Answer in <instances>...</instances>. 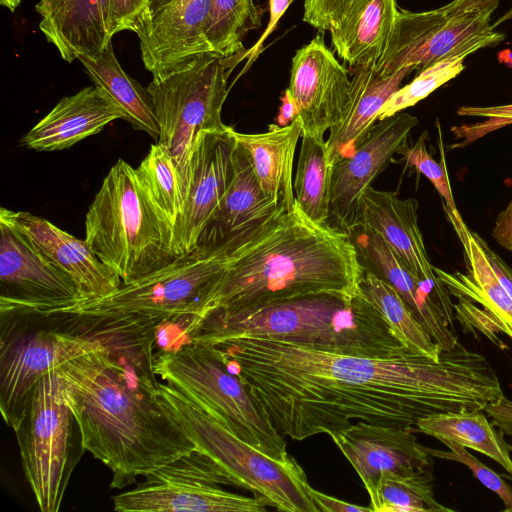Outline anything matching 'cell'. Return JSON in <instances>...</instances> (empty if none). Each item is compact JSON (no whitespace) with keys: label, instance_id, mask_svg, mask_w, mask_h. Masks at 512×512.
<instances>
[{"label":"cell","instance_id":"obj_16","mask_svg":"<svg viewBox=\"0 0 512 512\" xmlns=\"http://www.w3.org/2000/svg\"><path fill=\"white\" fill-rule=\"evenodd\" d=\"M464 250L467 273H449L434 266L439 281L457 298L455 319L463 330L484 334L501 345L497 333L512 339V298L497 280L480 242L461 217H449ZM502 346V345H501Z\"/></svg>","mask_w":512,"mask_h":512},{"label":"cell","instance_id":"obj_18","mask_svg":"<svg viewBox=\"0 0 512 512\" xmlns=\"http://www.w3.org/2000/svg\"><path fill=\"white\" fill-rule=\"evenodd\" d=\"M418 202L400 199L390 191L369 187L361 199L360 219L363 225L376 231L406 267L426 286L429 296L451 330L455 331L454 303L448 289L439 281L430 262L418 226Z\"/></svg>","mask_w":512,"mask_h":512},{"label":"cell","instance_id":"obj_23","mask_svg":"<svg viewBox=\"0 0 512 512\" xmlns=\"http://www.w3.org/2000/svg\"><path fill=\"white\" fill-rule=\"evenodd\" d=\"M211 0H170L136 32L141 59L152 75L212 52L206 38Z\"/></svg>","mask_w":512,"mask_h":512},{"label":"cell","instance_id":"obj_47","mask_svg":"<svg viewBox=\"0 0 512 512\" xmlns=\"http://www.w3.org/2000/svg\"><path fill=\"white\" fill-rule=\"evenodd\" d=\"M299 115L298 105L287 88L281 97V106L276 118L278 126H287L292 123Z\"/></svg>","mask_w":512,"mask_h":512},{"label":"cell","instance_id":"obj_45","mask_svg":"<svg viewBox=\"0 0 512 512\" xmlns=\"http://www.w3.org/2000/svg\"><path fill=\"white\" fill-rule=\"evenodd\" d=\"M478 240L497 280L512 298V268L478 235Z\"/></svg>","mask_w":512,"mask_h":512},{"label":"cell","instance_id":"obj_38","mask_svg":"<svg viewBox=\"0 0 512 512\" xmlns=\"http://www.w3.org/2000/svg\"><path fill=\"white\" fill-rule=\"evenodd\" d=\"M426 140L427 133L423 132L412 146H404L398 154L403 156L409 166L414 167L433 184L445 201L447 216L460 217L453 198L444 158H442V162H437L428 152Z\"/></svg>","mask_w":512,"mask_h":512},{"label":"cell","instance_id":"obj_1","mask_svg":"<svg viewBox=\"0 0 512 512\" xmlns=\"http://www.w3.org/2000/svg\"><path fill=\"white\" fill-rule=\"evenodd\" d=\"M208 346L276 429L296 441L338 432L354 419L412 431L421 418L483 411L505 397L488 360L460 342L437 360L416 352L361 357L259 337Z\"/></svg>","mask_w":512,"mask_h":512},{"label":"cell","instance_id":"obj_3","mask_svg":"<svg viewBox=\"0 0 512 512\" xmlns=\"http://www.w3.org/2000/svg\"><path fill=\"white\" fill-rule=\"evenodd\" d=\"M227 260L192 320L208 313L244 315L315 295L350 299L359 292L363 273L348 232L313 221L296 200Z\"/></svg>","mask_w":512,"mask_h":512},{"label":"cell","instance_id":"obj_29","mask_svg":"<svg viewBox=\"0 0 512 512\" xmlns=\"http://www.w3.org/2000/svg\"><path fill=\"white\" fill-rule=\"evenodd\" d=\"M238 144L246 149L263 191L287 211L295 204L292 182L293 161L302 126L297 117L287 126L270 125L269 130L245 134L234 130Z\"/></svg>","mask_w":512,"mask_h":512},{"label":"cell","instance_id":"obj_24","mask_svg":"<svg viewBox=\"0 0 512 512\" xmlns=\"http://www.w3.org/2000/svg\"><path fill=\"white\" fill-rule=\"evenodd\" d=\"M363 271L389 284L442 350L458 344L456 332L431 300L425 284L401 261L380 234L363 225L348 231Z\"/></svg>","mask_w":512,"mask_h":512},{"label":"cell","instance_id":"obj_50","mask_svg":"<svg viewBox=\"0 0 512 512\" xmlns=\"http://www.w3.org/2000/svg\"><path fill=\"white\" fill-rule=\"evenodd\" d=\"M508 20H512V7L504 15H502L493 25L496 27L499 24Z\"/></svg>","mask_w":512,"mask_h":512},{"label":"cell","instance_id":"obj_37","mask_svg":"<svg viewBox=\"0 0 512 512\" xmlns=\"http://www.w3.org/2000/svg\"><path fill=\"white\" fill-rule=\"evenodd\" d=\"M466 55L442 59L419 71L407 85L400 87L380 109L377 121H382L414 106L437 88L458 76L464 69Z\"/></svg>","mask_w":512,"mask_h":512},{"label":"cell","instance_id":"obj_14","mask_svg":"<svg viewBox=\"0 0 512 512\" xmlns=\"http://www.w3.org/2000/svg\"><path fill=\"white\" fill-rule=\"evenodd\" d=\"M82 300L67 273L21 233L0 222L1 314H43Z\"/></svg>","mask_w":512,"mask_h":512},{"label":"cell","instance_id":"obj_26","mask_svg":"<svg viewBox=\"0 0 512 512\" xmlns=\"http://www.w3.org/2000/svg\"><path fill=\"white\" fill-rule=\"evenodd\" d=\"M119 118L123 119L122 112L99 87H85L63 97L23 136L22 143L36 151L67 149Z\"/></svg>","mask_w":512,"mask_h":512},{"label":"cell","instance_id":"obj_30","mask_svg":"<svg viewBox=\"0 0 512 512\" xmlns=\"http://www.w3.org/2000/svg\"><path fill=\"white\" fill-rule=\"evenodd\" d=\"M77 60L84 66L95 86L120 109L123 119L135 130L143 131L157 141L159 125L152 99L147 89L123 70L115 56L112 42L99 56H79Z\"/></svg>","mask_w":512,"mask_h":512},{"label":"cell","instance_id":"obj_46","mask_svg":"<svg viewBox=\"0 0 512 512\" xmlns=\"http://www.w3.org/2000/svg\"><path fill=\"white\" fill-rule=\"evenodd\" d=\"M492 237L501 247L512 252V200L497 216Z\"/></svg>","mask_w":512,"mask_h":512},{"label":"cell","instance_id":"obj_10","mask_svg":"<svg viewBox=\"0 0 512 512\" xmlns=\"http://www.w3.org/2000/svg\"><path fill=\"white\" fill-rule=\"evenodd\" d=\"M14 432L23 473L39 509L59 511L70 477L86 450L57 370L37 382Z\"/></svg>","mask_w":512,"mask_h":512},{"label":"cell","instance_id":"obj_44","mask_svg":"<svg viewBox=\"0 0 512 512\" xmlns=\"http://www.w3.org/2000/svg\"><path fill=\"white\" fill-rule=\"evenodd\" d=\"M289 4H290V0H269V12H270L269 22H268L264 32L260 36V38L255 43V45L252 48H250L248 51L245 52L244 57L248 58L247 67L250 66L251 62H253V60L260 53L264 41L273 32L279 19L286 12Z\"/></svg>","mask_w":512,"mask_h":512},{"label":"cell","instance_id":"obj_12","mask_svg":"<svg viewBox=\"0 0 512 512\" xmlns=\"http://www.w3.org/2000/svg\"><path fill=\"white\" fill-rule=\"evenodd\" d=\"M231 479L210 458L194 450L145 476L135 488L113 497L118 512H264L263 496L225 491Z\"/></svg>","mask_w":512,"mask_h":512},{"label":"cell","instance_id":"obj_4","mask_svg":"<svg viewBox=\"0 0 512 512\" xmlns=\"http://www.w3.org/2000/svg\"><path fill=\"white\" fill-rule=\"evenodd\" d=\"M187 342L210 345L236 337H259L320 351L395 358L412 351L360 291L350 299L315 295L270 305L244 315L208 313L184 328Z\"/></svg>","mask_w":512,"mask_h":512},{"label":"cell","instance_id":"obj_41","mask_svg":"<svg viewBox=\"0 0 512 512\" xmlns=\"http://www.w3.org/2000/svg\"><path fill=\"white\" fill-rule=\"evenodd\" d=\"M151 0H110L111 33L137 32L149 15Z\"/></svg>","mask_w":512,"mask_h":512},{"label":"cell","instance_id":"obj_48","mask_svg":"<svg viewBox=\"0 0 512 512\" xmlns=\"http://www.w3.org/2000/svg\"><path fill=\"white\" fill-rule=\"evenodd\" d=\"M170 0H151L150 1V7H149V15L148 18L154 14L157 10H159L162 6L167 4ZM147 18V19H148ZM146 19V20H147ZM144 24V23H143ZM140 29V28H139Z\"/></svg>","mask_w":512,"mask_h":512},{"label":"cell","instance_id":"obj_25","mask_svg":"<svg viewBox=\"0 0 512 512\" xmlns=\"http://www.w3.org/2000/svg\"><path fill=\"white\" fill-rule=\"evenodd\" d=\"M39 29L61 58L97 57L112 42L110 0H39Z\"/></svg>","mask_w":512,"mask_h":512},{"label":"cell","instance_id":"obj_27","mask_svg":"<svg viewBox=\"0 0 512 512\" xmlns=\"http://www.w3.org/2000/svg\"><path fill=\"white\" fill-rule=\"evenodd\" d=\"M353 69L350 99L345 115L330 129L326 140L327 157L331 166L353 154L375 125L382 106L413 71L405 68L391 75H382L375 66H357Z\"/></svg>","mask_w":512,"mask_h":512},{"label":"cell","instance_id":"obj_36","mask_svg":"<svg viewBox=\"0 0 512 512\" xmlns=\"http://www.w3.org/2000/svg\"><path fill=\"white\" fill-rule=\"evenodd\" d=\"M139 177L173 226L182 212L186 193L170 152L155 143L136 168Z\"/></svg>","mask_w":512,"mask_h":512},{"label":"cell","instance_id":"obj_7","mask_svg":"<svg viewBox=\"0 0 512 512\" xmlns=\"http://www.w3.org/2000/svg\"><path fill=\"white\" fill-rule=\"evenodd\" d=\"M159 399L194 442L231 479L285 512H318L309 482L293 458H272L226 428L209 411L168 383L159 382Z\"/></svg>","mask_w":512,"mask_h":512},{"label":"cell","instance_id":"obj_8","mask_svg":"<svg viewBox=\"0 0 512 512\" xmlns=\"http://www.w3.org/2000/svg\"><path fill=\"white\" fill-rule=\"evenodd\" d=\"M241 55L201 54L153 75L146 88L159 125L156 143L172 155L186 196L190 159L198 137L204 131L226 127L221 112L228 95V77Z\"/></svg>","mask_w":512,"mask_h":512},{"label":"cell","instance_id":"obj_21","mask_svg":"<svg viewBox=\"0 0 512 512\" xmlns=\"http://www.w3.org/2000/svg\"><path fill=\"white\" fill-rule=\"evenodd\" d=\"M411 432L359 421L329 435L359 475L370 497L371 512L383 472L409 476L432 470V456Z\"/></svg>","mask_w":512,"mask_h":512},{"label":"cell","instance_id":"obj_49","mask_svg":"<svg viewBox=\"0 0 512 512\" xmlns=\"http://www.w3.org/2000/svg\"><path fill=\"white\" fill-rule=\"evenodd\" d=\"M21 2L22 0H0V4L11 12H14Z\"/></svg>","mask_w":512,"mask_h":512},{"label":"cell","instance_id":"obj_2","mask_svg":"<svg viewBox=\"0 0 512 512\" xmlns=\"http://www.w3.org/2000/svg\"><path fill=\"white\" fill-rule=\"evenodd\" d=\"M109 349L73 359L57 371L83 447L122 489L196 449L159 399L155 340L136 333L105 335Z\"/></svg>","mask_w":512,"mask_h":512},{"label":"cell","instance_id":"obj_9","mask_svg":"<svg viewBox=\"0 0 512 512\" xmlns=\"http://www.w3.org/2000/svg\"><path fill=\"white\" fill-rule=\"evenodd\" d=\"M152 367L155 375L209 411L240 439L272 458L290 457L283 435L210 346L189 341L161 350L154 355Z\"/></svg>","mask_w":512,"mask_h":512},{"label":"cell","instance_id":"obj_19","mask_svg":"<svg viewBox=\"0 0 512 512\" xmlns=\"http://www.w3.org/2000/svg\"><path fill=\"white\" fill-rule=\"evenodd\" d=\"M288 89L298 105L302 135L324 138L343 119L351 80L321 33L296 51Z\"/></svg>","mask_w":512,"mask_h":512},{"label":"cell","instance_id":"obj_33","mask_svg":"<svg viewBox=\"0 0 512 512\" xmlns=\"http://www.w3.org/2000/svg\"><path fill=\"white\" fill-rule=\"evenodd\" d=\"M359 291L384 316L406 347L436 360L440 358L442 348L416 320L394 288L363 271Z\"/></svg>","mask_w":512,"mask_h":512},{"label":"cell","instance_id":"obj_6","mask_svg":"<svg viewBox=\"0 0 512 512\" xmlns=\"http://www.w3.org/2000/svg\"><path fill=\"white\" fill-rule=\"evenodd\" d=\"M227 264V258L183 255L104 297L36 315L60 316L78 327L76 333H156L165 322L196 315Z\"/></svg>","mask_w":512,"mask_h":512},{"label":"cell","instance_id":"obj_13","mask_svg":"<svg viewBox=\"0 0 512 512\" xmlns=\"http://www.w3.org/2000/svg\"><path fill=\"white\" fill-rule=\"evenodd\" d=\"M499 1L452 0L437 9L414 12L403 38L414 70L500 44L505 34L491 23Z\"/></svg>","mask_w":512,"mask_h":512},{"label":"cell","instance_id":"obj_22","mask_svg":"<svg viewBox=\"0 0 512 512\" xmlns=\"http://www.w3.org/2000/svg\"><path fill=\"white\" fill-rule=\"evenodd\" d=\"M0 222L21 233L67 273L80 290L82 301L104 297L122 285L120 276L96 256L85 240L74 237L48 220L29 212L2 207Z\"/></svg>","mask_w":512,"mask_h":512},{"label":"cell","instance_id":"obj_39","mask_svg":"<svg viewBox=\"0 0 512 512\" xmlns=\"http://www.w3.org/2000/svg\"><path fill=\"white\" fill-rule=\"evenodd\" d=\"M450 450L442 451L427 448L428 453L432 457L446 460H453L466 465L473 475L488 489L496 493L505 505L504 511L512 512V488L507 482L495 471L484 465L476 457H474L466 447L454 443H444Z\"/></svg>","mask_w":512,"mask_h":512},{"label":"cell","instance_id":"obj_42","mask_svg":"<svg viewBox=\"0 0 512 512\" xmlns=\"http://www.w3.org/2000/svg\"><path fill=\"white\" fill-rule=\"evenodd\" d=\"M351 0H305L303 21L321 33L340 19Z\"/></svg>","mask_w":512,"mask_h":512},{"label":"cell","instance_id":"obj_28","mask_svg":"<svg viewBox=\"0 0 512 512\" xmlns=\"http://www.w3.org/2000/svg\"><path fill=\"white\" fill-rule=\"evenodd\" d=\"M398 12L396 0H351L329 30L337 55L352 68L376 66L385 52Z\"/></svg>","mask_w":512,"mask_h":512},{"label":"cell","instance_id":"obj_17","mask_svg":"<svg viewBox=\"0 0 512 512\" xmlns=\"http://www.w3.org/2000/svg\"><path fill=\"white\" fill-rule=\"evenodd\" d=\"M418 118L399 112L375 124L352 155L331 166L329 222L345 231L358 225L361 199L393 155L406 145Z\"/></svg>","mask_w":512,"mask_h":512},{"label":"cell","instance_id":"obj_20","mask_svg":"<svg viewBox=\"0 0 512 512\" xmlns=\"http://www.w3.org/2000/svg\"><path fill=\"white\" fill-rule=\"evenodd\" d=\"M234 129L204 131L190 159L189 182L183 209L174 224L181 255H190L205 224L216 210L234 176L237 141Z\"/></svg>","mask_w":512,"mask_h":512},{"label":"cell","instance_id":"obj_35","mask_svg":"<svg viewBox=\"0 0 512 512\" xmlns=\"http://www.w3.org/2000/svg\"><path fill=\"white\" fill-rule=\"evenodd\" d=\"M432 480L431 470L409 476L383 472L373 512H454L435 499Z\"/></svg>","mask_w":512,"mask_h":512},{"label":"cell","instance_id":"obj_43","mask_svg":"<svg viewBox=\"0 0 512 512\" xmlns=\"http://www.w3.org/2000/svg\"><path fill=\"white\" fill-rule=\"evenodd\" d=\"M307 492L316 505L318 512H371L369 507L358 506L324 494L309 484Z\"/></svg>","mask_w":512,"mask_h":512},{"label":"cell","instance_id":"obj_11","mask_svg":"<svg viewBox=\"0 0 512 512\" xmlns=\"http://www.w3.org/2000/svg\"><path fill=\"white\" fill-rule=\"evenodd\" d=\"M27 315L1 314L0 409L18 429L37 382L63 364L94 351H106L103 335L37 328Z\"/></svg>","mask_w":512,"mask_h":512},{"label":"cell","instance_id":"obj_31","mask_svg":"<svg viewBox=\"0 0 512 512\" xmlns=\"http://www.w3.org/2000/svg\"><path fill=\"white\" fill-rule=\"evenodd\" d=\"M416 430L442 443L454 442L480 452L512 475L510 446L481 410L438 413L418 420Z\"/></svg>","mask_w":512,"mask_h":512},{"label":"cell","instance_id":"obj_5","mask_svg":"<svg viewBox=\"0 0 512 512\" xmlns=\"http://www.w3.org/2000/svg\"><path fill=\"white\" fill-rule=\"evenodd\" d=\"M96 256L127 284L183 256L174 226L136 168L119 159L105 176L85 216V238Z\"/></svg>","mask_w":512,"mask_h":512},{"label":"cell","instance_id":"obj_34","mask_svg":"<svg viewBox=\"0 0 512 512\" xmlns=\"http://www.w3.org/2000/svg\"><path fill=\"white\" fill-rule=\"evenodd\" d=\"M258 0H211L206 38L212 52L224 57L245 54L243 38L261 26Z\"/></svg>","mask_w":512,"mask_h":512},{"label":"cell","instance_id":"obj_40","mask_svg":"<svg viewBox=\"0 0 512 512\" xmlns=\"http://www.w3.org/2000/svg\"><path fill=\"white\" fill-rule=\"evenodd\" d=\"M458 116L483 117L488 120L471 126L453 127L452 131L461 142L452 147H463L479 137L500 127L512 124V104L497 106H461L457 109Z\"/></svg>","mask_w":512,"mask_h":512},{"label":"cell","instance_id":"obj_32","mask_svg":"<svg viewBox=\"0 0 512 512\" xmlns=\"http://www.w3.org/2000/svg\"><path fill=\"white\" fill-rule=\"evenodd\" d=\"M331 165L326 141L302 135L301 149L293 182L295 200L303 212L317 223H329Z\"/></svg>","mask_w":512,"mask_h":512},{"label":"cell","instance_id":"obj_15","mask_svg":"<svg viewBox=\"0 0 512 512\" xmlns=\"http://www.w3.org/2000/svg\"><path fill=\"white\" fill-rule=\"evenodd\" d=\"M287 211L263 191L251 158L237 143L234 176L190 255L207 259L230 257Z\"/></svg>","mask_w":512,"mask_h":512}]
</instances>
